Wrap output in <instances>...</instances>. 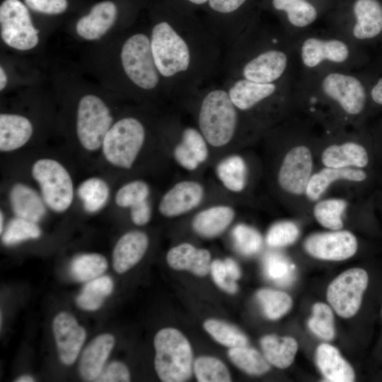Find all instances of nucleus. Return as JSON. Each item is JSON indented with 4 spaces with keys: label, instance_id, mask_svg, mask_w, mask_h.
I'll list each match as a JSON object with an SVG mask.
<instances>
[{
    "label": "nucleus",
    "instance_id": "nucleus-4",
    "mask_svg": "<svg viewBox=\"0 0 382 382\" xmlns=\"http://www.w3.org/2000/svg\"><path fill=\"white\" fill-rule=\"evenodd\" d=\"M155 369L163 382H184L192 375V350L187 339L175 328L160 330L155 335Z\"/></svg>",
    "mask_w": 382,
    "mask_h": 382
},
{
    "label": "nucleus",
    "instance_id": "nucleus-32",
    "mask_svg": "<svg viewBox=\"0 0 382 382\" xmlns=\"http://www.w3.org/2000/svg\"><path fill=\"white\" fill-rule=\"evenodd\" d=\"M113 289V282L108 276L93 279L84 286L76 298L77 305L86 311L98 310Z\"/></svg>",
    "mask_w": 382,
    "mask_h": 382
},
{
    "label": "nucleus",
    "instance_id": "nucleus-7",
    "mask_svg": "<svg viewBox=\"0 0 382 382\" xmlns=\"http://www.w3.org/2000/svg\"><path fill=\"white\" fill-rule=\"evenodd\" d=\"M32 175L38 183L45 204L56 212L69 209L74 199V186L67 170L58 161L42 158L35 162Z\"/></svg>",
    "mask_w": 382,
    "mask_h": 382
},
{
    "label": "nucleus",
    "instance_id": "nucleus-27",
    "mask_svg": "<svg viewBox=\"0 0 382 382\" xmlns=\"http://www.w3.org/2000/svg\"><path fill=\"white\" fill-rule=\"evenodd\" d=\"M322 161L329 168H364L368 164L369 158L366 149L361 145L347 142L326 148L322 154Z\"/></svg>",
    "mask_w": 382,
    "mask_h": 382
},
{
    "label": "nucleus",
    "instance_id": "nucleus-25",
    "mask_svg": "<svg viewBox=\"0 0 382 382\" xmlns=\"http://www.w3.org/2000/svg\"><path fill=\"white\" fill-rule=\"evenodd\" d=\"M9 201L13 213L35 223L40 221L46 214L42 198L29 186L17 183L11 189Z\"/></svg>",
    "mask_w": 382,
    "mask_h": 382
},
{
    "label": "nucleus",
    "instance_id": "nucleus-51",
    "mask_svg": "<svg viewBox=\"0 0 382 382\" xmlns=\"http://www.w3.org/2000/svg\"><path fill=\"white\" fill-rule=\"evenodd\" d=\"M131 219L137 226L146 224L151 216V210L147 199L140 202L130 207Z\"/></svg>",
    "mask_w": 382,
    "mask_h": 382
},
{
    "label": "nucleus",
    "instance_id": "nucleus-34",
    "mask_svg": "<svg viewBox=\"0 0 382 382\" xmlns=\"http://www.w3.org/2000/svg\"><path fill=\"white\" fill-rule=\"evenodd\" d=\"M228 355L240 369L250 375H262L270 369L269 361L256 349L245 346L230 348Z\"/></svg>",
    "mask_w": 382,
    "mask_h": 382
},
{
    "label": "nucleus",
    "instance_id": "nucleus-28",
    "mask_svg": "<svg viewBox=\"0 0 382 382\" xmlns=\"http://www.w3.org/2000/svg\"><path fill=\"white\" fill-rule=\"evenodd\" d=\"M366 178V173L359 169L350 168H329L322 169L313 175L306 190L307 197L316 201L325 192L330 184L338 180L363 181Z\"/></svg>",
    "mask_w": 382,
    "mask_h": 382
},
{
    "label": "nucleus",
    "instance_id": "nucleus-57",
    "mask_svg": "<svg viewBox=\"0 0 382 382\" xmlns=\"http://www.w3.org/2000/svg\"><path fill=\"white\" fill-rule=\"evenodd\" d=\"M3 226H4V214L1 211L0 214V233H2L3 231Z\"/></svg>",
    "mask_w": 382,
    "mask_h": 382
},
{
    "label": "nucleus",
    "instance_id": "nucleus-53",
    "mask_svg": "<svg viewBox=\"0 0 382 382\" xmlns=\"http://www.w3.org/2000/svg\"><path fill=\"white\" fill-rule=\"evenodd\" d=\"M371 96L376 103L382 105V78L372 88Z\"/></svg>",
    "mask_w": 382,
    "mask_h": 382
},
{
    "label": "nucleus",
    "instance_id": "nucleus-9",
    "mask_svg": "<svg viewBox=\"0 0 382 382\" xmlns=\"http://www.w3.org/2000/svg\"><path fill=\"white\" fill-rule=\"evenodd\" d=\"M368 282V274L364 270L352 268L343 272L330 284L327 299L337 315L348 318L357 313Z\"/></svg>",
    "mask_w": 382,
    "mask_h": 382
},
{
    "label": "nucleus",
    "instance_id": "nucleus-46",
    "mask_svg": "<svg viewBox=\"0 0 382 382\" xmlns=\"http://www.w3.org/2000/svg\"><path fill=\"white\" fill-rule=\"evenodd\" d=\"M181 141L199 163L206 161L208 156V143L198 129L192 127H185L181 133Z\"/></svg>",
    "mask_w": 382,
    "mask_h": 382
},
{
    "label": "nucleus",
    "instance_id": "nucleus-50",
    "mask_svg": "<svg viewBox=\"0 0 382 382\" xmlns=\"http://www.w3.org/2000/svg\"><path fill=\"white\" fill-rule=\"evenodd\" d=\"M173 153L175 160L183 168L194 170L198 167L199 163L182 141L175 146Z\"/></svg>",
    "mask_w": 382,
    "mask_h": 382
},
{
    "label": "nucleus",
    "instance_id": "nucleus-24",
    "mask_svg": "<svg viewBox=\"0 0 382 382\" xmlns=\"http://www.w3.org/2000/svg\"><path fill=\"white\" fill-rule=\"evenodd\" d=\"M353 13V35L357 39H371L382 31V5L378 0H356Z\"/></svg>",
    "mask_w": 382,
    "mask_h": 382
},
{
    "label": "nucleus",
    "instance_id": "nucleus-33",
    "mask_svg": "<svg viewBox=\"0 0 382 382\" xmlns=\"http://www.w3.org/2000/svg\"><path fill=\"white\" fill-rule=\"evenodd\" d=\"M77 195L84 209L90 213L101 209L109 197L110 189L105 180L91 178L83 181L77 189Z\"/></svg>",
    "mask_w": 382,
    "mask_h": 382
},
{
    "label": "nucleus",
    "instance_id": "nucleus-56",
    "mask_svg": "<svg viewBox=\"0 0 382 382\" xmlns=\"http://www.w3.org/2000/svg\"><path fill=\"white\" fill-rule=\"evenodd\" d=\"M16 382H33L35 381L34 378L28 375H23L15 380Z\"/></svg>",
    "mask_w": 382,
    "mask_h": 382
},
{
    "label": "nucleus",
    "instance_id": "nucleus-10",
    "mask_svg": "<svg viewBox=\"0 0 382 382\" xmlns=\"http://www.w3.org/2000/svg\"><path fill=\"white\" fill-rule=\"evenodd\" d=\"M248 0H208V29L221 45L229 46L243 32L239 16Z\"/></svg>",
    "mask_w": 382,
    "mask_h": 382
},
{
    "label": "nucleus",
    "instance_id": "nucleus-21",
    "mask_svg": "<svg viewBox=\"0 0 382 382\" xmlns=\"http://www.w3.org/2000/svg\"><path fill=\"white\" fill-rule=\"evenodd\" d=\"M115 345L114 337L108 333L95 337L81 354L79 371L86 381H94L103 369L104 364Z\"/></svg>",
    "mask_w": 382,
    "mask_h": 382
},
{
    "label": "nucleus",
    "instance_id": "nucleus-39",
    "mask_svg": "<svg viewBox=\"0 0 382 382\" xmlns=\"http://www.w3.org/2000/svg\"><path fill=\"white\" fill-rule=\"evenodd\" d=\"M194 371L199 382H229L231 375L226 366L213 357H200L194 363Z\"/></svg>",
    "mask_w": 382,
    "mask_h": 382
},
{
    "label": "nucleus",
    "instance_id": "nucleus-30",
    "mask_svg": "<svg viewBox=\"0 0 382 382\" xmlns=\"http://www.w3.org/2000/svg\"><path fill=\"white\" fill-rule=\"evenodd\" d=\"M216 173L224 187L230 191L239 192L246 184V165L239 156H231L217 166Z\"/></svg>",
    "mask_w": 382,
    "mask_h": 382
},
{
    "label": "nucleus",
    "instance_id": "nucleus-26",
    "mask_svg": "<svg viewBox=\"0 0 382 382\" xmlns=\"http://www.w3.org/2000/svg\"><path fill=\"white\" fill-rule=\"evenodd\" d=\"M234 216V210L231 207H212L201 211L194 217L192 228L202 236L215 237L226 230L233 220Z\"/></svg>",
    "mask_w": 382,
    "mask_h": 382
},
{
    "label": "nucleus",
    "instance_id": "nucleus-22",
    "mask_svg": "<svg viewBox=\"0 0 382 382\" xmlns=\"http://www.w3.org/2000/svg\"><path fill=\"white\" fill-rule=\"evenodd\" d=\"M33 132L32 122L26 117L12 113L0 115V150L9 152L24 146Z\"/></svg>",
    "mask_w": 382,
    "mask_h": 382
},
{
    "label": "nucleus",
    "instance_id": "nucleus-14",
    "mask_svg": "<svg viewBox=\"0 0 382 382\" xmlns=\"http://www.w3.org/2000/svg\"><path fill=\"white\" fill-rule=\"evenodd\" d=\"M52 330L61 361L66 365L72 364L86 340V330L67 312H61L54 317Z\"/></svg>",
    "mask_w": 382,
    "mask_h": 382
},
{
    "label": "nucleus",
    "instance_id": "nucleus-6",
    "mask_svg": "<svg viewBox=\"0 0 382 382\" xmlns=\"http://www.w3.org/2000/svg\"><path fill=\"white\" fill-rule=\"evenodd\" d=\"M112 125L111 111L100 97L89 93L80 98L76 127L78 139L85 149L93 151L101 147Z\"/></svg>",
    "mask_w": 382,
    "mask_h": 382
},
{
    "label": "nucleus",
    "instance_id": "nucleus-20",
    "mask_svg": "<svg viewBox=\"0 0 382 382\" xmlns=\"http://www.w3.org/2000/svg\"><path fill=\"white\" fill-rule=\"evenodd\" d=\"M166 260L173 270H187L199 277H204L210 272V252L207 249L197 248L188 243L170 249Z\"/></svg>",
    "mask_w": 382,
    "mask_h": 382
},
{
    "label": "nucleus",
    "instance_id": "nucleus-49",
    "mask_svg": "<svg viewBox=\"0 0 382 382\" xmlns=\"http://www.w3.org/2000/svg\"><path fill=\"white\" fill-rule=\"evenodd\" d=\"M130 374L127 367L119 361H113L102 370L94 381L98 382H127Z\"/></svg>",
    "mask_w": 382,
    "mask_h": 382
},
{
    "label": "nucleus",
    "instance_id": "nucleus-11",
    "mask_svg": "<svg viewBox=\"0 0 382 382\" xmlns=\"http://www.w3.org/2000/svg\"><path fill=\"white\" fill-rule=\"evenodd\" d=\"M304 248L316 258L339 261L355 254L357 241L355 236L347 231L317 233L306 239Z\"/></svg>",
    "mask_w": 382,
    "mask_h": 382
},
{
    "label": "nucleus",
    "instance_id": "nucleus-44",
    "mask_svg": "<svg viewBox=\"0 0 382 382\" xmlns=\"http://www.w3.org/2000/svg\"><path fill=\"white\" fill-rule=\"evenodd\" d=\"M150 189L142 180H134L122 186L115 195V203L121 207L132 206L147 199Z\"/></svg>",
    "mask_w": 382,
    "mask_h": 382
},
{
    "label": "nucleus",
    "instance_id": "nucleus-16",
    "mask_svg": "<svg viewBox=\"0 0 382 382\" xmlns=\"http://www.w3.org/2000/svg\"><path fill=\"white\" fill-rule=\"evenodd\" d=\"M118 10L112 1L96 3L88 13L81 17L76 23V34L83 40L95 41L103 37L117 21Z\"/></svg>",
    "mask_w": 382,
    "mask_h": 382
},
{
    "label": "nucleus",
    "instance_id": "nucleus-38",
    "mask_svg": "<svg viewBox=\"0 0 382 382\" xmlns=\"http://www.w3.org/2000/svg\"><path fill=\"white\" fill-rule=\"evenodd\" d=\"M347 202L340 199H325L318 202L313 209L314 216L323 226L337 231L342 228V215Z\"/></svg>",
    "mask_w": 382,
    "mask_h": 382
},
{
    "label": "nucleus",
    "instance_id": "nucleus-45",
    "mask_svg": "<svg viewBox=\"0 0 382 382\" xmlns=\"http://www.w3.org/2000/svg\"><path fill=\"white\" fill-rule=\"evenodd\" d=\"M299 234L297 226L291 221H279L269 229L266 242L272 247H282L295 242Z\"/></svg>",
    "mask_w": 382,
    "mask_h": 382
},
{
    "label": "nucleus",
    "instance_id": "nucleus-18",
    "mask_svg": "<svg viewBox=\"0 0 382 382\" xmlns=\"http://www.w3.org/2000/svg\"><path fill=\"white\" fill-rule=\"evenodd\" d=\"M149 245L147 235L139 231H132L122 236L112 251V265L117 273L130 270L145 254Z\"/></svg>",
    "mask_w": 382,
    "mask_h": 382
},
{
    "label": "nucleus",
    "instance_id": "nucleus-54",
    "mask_svg": "<svg viewBox=\"0 0 382 382\" xmlns=\"http://www.w3.org/2000/svg\"><path fill=\"white\" fill-rule=\"evenodd\" d=\"M8 83V75L4 69V66H0V91H2L5 89Z\"/></svg>",
    "mask_w": 382,
    "mask_h": 382
},
{
    "label": "nucleus",
    "instance_id": "nucleus-35",
    "mask_svg": "<svg viewBox=\"0 0 382 382\" xmlns=\"http://www.w3.org/2000/svg\"><path fill=\"white\" fill-rule=\"evenodd\" d=\"M108 268L106 258L100 254H83L76 257L71 266V274L79 282L97 278Z\"/></svg>",
    "mask_w": 382,
    "mask_h": 382
},
{
    "label": "nucleus",
    "instance_id": "nucleus-37",
    "mask_svg": "<svg viewBox=\"0 0 382 382\" xmlns=\"http://www.w3.org/2000/svg\"><path fill=\"white\" fill-rule=\"evenodd\" d=\"M256 296L265 315L270 320L280 318L292 306L291 298L283 291L262 289L257 292Z\"/></svg>",
    "mask_w": 382,
    "mask_h": 382
},
{
    "label": "nucleus",
    "instance_id": "nucleus-13",
    "mask_svg": "<svg viewBox=\"0 0 382 382\" xmlns=\"http://www.w3.org/2000/svg\"><path fill=\"white\" fill-rule=\"evenodd\" d=\"M312 167L311 153L306 146H298L291 149L286 154L279 171L280 187L291 194L306 192Z\"/></svg>",
    "mask_w": 382,
    "mask_h": 382
},
{
    "label": "nucleus",
    "instance_id": "nucleus-17",
    "mask_svg": "<svg viewBox=\"0 0 382 382\" xmlns=\"http://www.w3.org/2000/svg\"><path fill=\"white\" fill-rule=\"evenodd\" d=\"M203 195V187L197 182L185 180L178 183L163 196L158 210L166 217L182 215L197 207Z\"/></svg>",
    "mask_w": 382,
    "mask_h": 382
},
{
    "label": "nucleus",
    "instance_id": "nucleus-41",
    "mask_svg": "<svg viewBox=\"0 0 382 382\" xmlns=\"http://www.w3.org/2000/svg\"><path fill=\"white\" fill-rule=\"evenodd\" d=\"M264 271L266 276L280 286L290 284L295 277L293 266L282 255L270 253L264 260Z\"/></svg>",
    "mask_w": 382,
    "mask_h": 382
},
{
    "label": "nucleus",
    "instance_id": "nucleus-1",
    "mask_svg": "<svg viewBox=\"0 0 382 382\" xmlns=\"http://www.w3.org/2000/svg\"><path fill=\"white\" fill-rule=\"evenodd\" d=\"M149 36L156 66L173 95L190 96L222 65V45L185 8L173 6L154 21Z\"/></svg>",
    "mask_w": 382,
    "mask_h": 382
},
{
    "label": "nucleus",
    "instance_id": "nucleus-42",
    "mask_svg": "<svg viewBox=\"0 0 382 382\" xmlns=\"http://www.w3.org/2000/svg\"><path fill=\"white\" fill-rule=\"evenodd\" d=\"M41 230L36 223L16 217L8 223L2 235V242L7 245L40 236Z\"/></svg>",
    "mask_w": 382,
    "mask_h": 382
},
{
    "label": "nucleus",
    "instance_id": "nucleus-8",
    "mask_svg": "<svg viewBox=\"0 0 382 382\" xmlns=\"http://www.w3.org/2000/svg\"><path fill=\"white\" fill-rule=\"evenodd\" d=\"M0 35L9 47L28 51L39 42L28 6L20 0H4L0 6Z\"/></svg>",
    "mask_w": 382,
    "mask_h": 382
},
{
    "label": "nucleus",
    "instance_id": "nucleus-40",
    "mask_svg": "<svg viewBox=\"0 0 382 382\" xmlns=\"http://www.w3.org/2000/svg\"><path fill=\"white\" fill-rule=\"evenodd\" d=\"M308 325L318 337L325 340H332L335 336V327L334 316L330 306L323 303H315Z\"/></svg>",
    "mask_w": 382,
    "mask_h": 382
},
{
    "label": "nucleus",
    "instance_id": "nucleus-36",
    "mask_svg": "<svg viewBox=\"0 0 382 382\" xmlns=\"http://www.w3.org/2000/svg\"><path fill=\"white\" fill-rule=\"evenodd\" d=\"M205 330L219 344L229 348L245 346L248 337L236 327L225 322L208 319L203 324Z\"/></svg>",
    "mask_w": 382,
    "mask_h": 382
},
{
    "label": "nucleus",
    "instance_id": "nucleus-12",
    "mask_svg": "<svg viewBox=\"0 0 382 382\" xmlns=\"http://www.w3.org/2000/svg\"><path fill=\"white\" fill-rule=\"evenodd\" d=\"M321 86L324 93L337 101L348 114L357 115L363 110L366 102L365 89L356 77L330 73L323 79Z\"/></svg>",
    "mask_w": 382,
    "mask_h": 382
},
{
    "label": "nucleus",
    "instance_id": "nucleus-5",
    "mask_svg": "<svg viewBox=\"0 0 382 382\" xmlns=\"http://www.w3.org/2000/svg\"><path fill=\"white\" fill-rule=\"evenodd\" d=\"M146 139L143 122L133 116L113 123L102 144L103 154L112 165L125 169L133 166Z\"/></svg>",
    "mask_w": 382,
    "mask_h": 382
},
{
    "label": "nucleus",
    "instance_id": "nucleus-23",
    "mask_svg": "<svg viewBox=\"0 0 382 382\" xmlns=\"http://www.w3.org/2000/svg\"><path fill=\"white\" fill-rule=\"evenodd\" d=\"M316 364L323 376L328 381L352 382L355 379L354 369L341 356L335 347L320 344L316 352Z\"/></svg>",
    "mask_w": 382,
    "mask_h": 382
},
{
    "label": "nucleus",
    "instance_id": "nucleus-55",
    "mask_svg": "<svg viewBox=\"0 0 382 382\" xmlns=\"http://www.w3.org/2000/svg\"><path fill=\"white\" fill-rule=\"evenodd\" d=\"M184 4L190 7H206L208 0H183Z\"/></svg>",
    "mask_w": 382,
    "mask_h": 382
},
{
    "label": "nucleus",
    "instance_id": "nucleus-29",
    "mask_svg": "<svg viewBox=\"0 0 382 382\" xmlns=\"http://www.w3.org/2000/svg\"><path fill=\"white\" fill-rule=\"evenodd\" d=\"M260 345L266 359L279 369L291 364L298 349L296 341L291 337L265 335L260 340Z\"/></svg>",
    "mask_w": 382,
    "mask_h": 382
},
{
    "label": "nucleus",
    "instance_id": "nucleus-15",
    "mask_svg": "<svg viewBox=\"0 0 382 382\" xmlns=\"http://www.w3.org/2000/svg\"><path fill=\"white\" fill-rule=\"evenodd\" d=\"M222 84L241 112L250 110L271 98L278 89L277 83H262L245 79H224Z\"/></svg>",
    "mask_w": 382,
    "mask_h": 382
},
{
    "label": "nucleus",
    "instance_id": "nucleus-52",
    "mask_svg": "<svg viewBox=\"0 0 382 382\" xmlns=\"http://www.w3.org/2000/svg\"><path fill=\"white\" fill-rule=\"evenodd\" d=\"M224 262L230 277L234 281L238 279L241 277V270L238 264L231 258H226Z\"/></svg>",
    "mask_w": 382,
    "mask_h": 382
},
{
    "label": "nucleus",
    "instance_id": "nucleus-19",
    "mask_svg": "<svg viewBox=\"0 0 382 382\" xmlns=\"http://www.w3.org/2000/svg\"><path fill=\"white\" fill-rule=\"evenodd\" d=\"M349 54L347 45L336 39L325 40L309 37L301 46L302 62L309 68L319 65L324 60L335 63L343 62L347 59Z\"/></svg>",
    "mask_w": 382,
    "mask_h": 382
},
{
    "label": "nucleus",
    "instance_id": "nucleus-48",
    "mask_svg": "<svg viewBox=\"0 0 382 382\" xmlns=\"http://www.w3.org/2000/svg\"><path fill=\"white\" fill-rule=\"evenodd\" d=\"M24 4L33 11L46 15H58L68 8L67 0H24Z\"/></svg>",
    "mask_w": 382,
    "mask_h": 382
},
{
    "label": "nucleus",
    "instance_id": "nucleus-2",
    "mask_svg": "<svg viewBox=\"0 0 382 382\" xmlns=\"http://www.w3.org/2000/svg\"><path fill=\"white\" fill-rule=\"evenodd\" d=\"M193 93L199 99L197 129L208 144L221 147L229 144L238 131L241 110L232 102L225 86H204Z\"/></svg>",
    "mask_w": 382,
    "mask_h": 382
},
{
    "label": "nucleus",
    "instance_id": "nucleus-47",
    "mask_svg": "<svg viewBox=\"0 0 382 382\" xmlns=\"http://www.w3.org/2000/svg\"><path fill=\"white\" fill-rule=\"evenodd\" d=\"M210 272L215 284L228 294H235L238 290L236 281L227 272L224 262L215 260L211 262Z\"/></svg>",
    "mask_w": 382,
    "mask_h": 382
},
{
    "label": "nucleus",
    "instance_id": "nucleus-43",
    "mask_svg": "<svg viewBox=\"0 0 382 382\" xmlns=\"http://www.w3.org/2000/svg\"><path fill=\"white\" fill-rule=\"evenodd\" d=\"M233 238L236 249L244 255L257 253L262 245V237L253 228L238 224L233 230Z\"/></svg>",
    "mask_w": 382,
    "mask_h": 382
},
{
    "label": "nucleus",
    "instance_id": "nucleus-31",
    "mask_svg": "<svg viewBox=\"0 0 382 382\" xmlns=\"http://www.w3.org/2000/svg\"><path fill=\"white\" fill-rule=\"evenodd\" d=\"M273 8L286 13L289 23L303 28L316 21L318 13L315 6L307 0H272Z\"/></svg>",
    "mask_w": 382,
    "mask_h": 382
},
{
    "label": "nucleus",
    "instance_id": "nucleus-3",
    "mask_svg": "<svg viewBox=\"0 0 382 382\" xmlns=\"http://www.w3.org/2000/svg\"><path fill=\"white\" fill-rule=\"evenodd\" d=\"M122 74L129 89L145 94L170 93L156 66L149 31H135L123 40L119 54Z\"/></svg>",
    "mask_w": 382,
    "mask_h": 382
}]
</instances>
